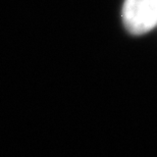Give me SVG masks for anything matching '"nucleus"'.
<instances>
[{
    "label": "nucleus",
    "mask_w": 157,
    "mask_h": 157,
    "mask_svg": "<svg viewBox=\"0 0 157 157\" xmlns=\"http://www.w3.org/2000/svg\"><path fill=\"white\" fill-rule=\"evenodd\" d=\"M122 20L127 30L134 35H142L157 25V0H125Z\"/></svg>",
    "instance_id": "f257e3e1"
}]
</instances>
